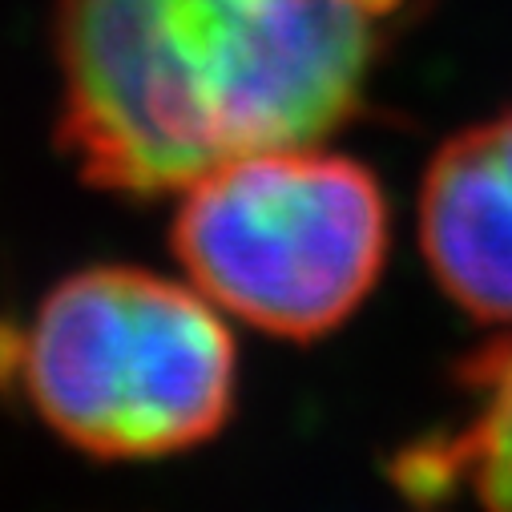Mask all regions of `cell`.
<instances>
[{
	"label": "cell",
	"mask_w": 512,
	"mask_h": 512,
	"mask_svg": "<svg viewBox=\"0 0 512 512\" xmlns=\"http://www.w3.org/2000/svg\"><path fill=\"white\" fill-rule=\"evenodd\" d=\"M408 0H57V142L121 198H162L206 170L319 146L367 105Z\"/></svg>",
	"instance_id": "6da1fadb"
},
{
	"label": "cell",
	"mask_w": 512,
	"mask_h": 512,
	"mask_svg": "<svg viewBox=\"0 0 512 512\" xmlns=\"http://www.w3.org/2000/svg\"><path fill=\"white\" fill-rule=\"evenodd\" d=\"M0 388L89 456L158 460L222 432L238 351L194 283L89 267L61 279L29 323H0Z\"/></svg>",
	"instance_id": "7a4b0ae2"
},
{
	"label": "cell",
	"mask_w": 512,
	"mask_h": 512,
	"mask_svg": "<svg viewBox=\"0 0 512 512\" xmlns=\"http://www.w3.org/2000/svg\"><path fill=\"white\" fill-rule=\"evenodd\" d=\"M388 198L355 158L283 146L230 158L186 190L174 259L222 315L279 339L347 323L388 263Z\"/></svg>",
	"instance_id": "3957f363"
},
{
	"label": "cell",
	"mask_w": 512,
	"mask_h": 512,
	"mask_svg": "<svg viewBox=\"0 0 512 512\" xmlns=\"http://www.w3.org/2000/svg\"><path fill=\"white\" fill-rule=\"evenodd\" d=\"M420 246L464 315L512 327V105L436 150L420 186Z\"/></svg>",
	"instance_id": "277c9868"
},
{
	"label": "cell",
	"mask_w": 512,
	"mask_h": 512,
	"mask_svg": "<svg viewBox=\"0 0 512 512\" xmlns=\"http://www.w3.org/2000/svg\"><path fill=\"white\" fill-rule=\"evenodd\" d=\"M464 420L396 456L392 480L420 504L472 492L480 512H512V339H496L460 371Z\"/></svg>",
	"instance_id": "5b68a950"
}]
</instances>
